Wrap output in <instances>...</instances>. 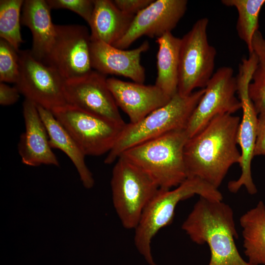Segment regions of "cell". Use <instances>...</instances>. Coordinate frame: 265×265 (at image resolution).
<instances>
[{"instance_id": "cell-1", "label": "cell", "mask_w": 265, "mask_h": 265, "mask_svg": "<svg viewBox=\"0 0 265 265\" xmlns=\"http://www.w3.org/2000/svg\"><path fill=\"white\" fill-rule=\"evenodd\" d=\"M240 122L238 116L219 115L188 139L184 152L187 178H199L218 188L230 167L240 162L237 141Z\"/></svg>"}, {"instance_id": "cell-2", "label": "cell", "mask_w": 265, "mask_h": 265, "mask_svg": "<svg viewBox=\"0 0 265 265\" xmlns=\"http://www.w3.org/2000/svg\"><path fill=\"white\" fill-rule=\"evenodd\" d=\"M182 228L195 243L208 244L211 251L208 265H252L238 252L233 211L222 201L200 196Z\"/></svg>"}, {"instance_id": "cell-3", "label": "cell", "mask_w": 265, "mask_h": 265, "mask_svg": "<svg viewBox=\"0 0 265 265\" xmlns=\"http://www.w3.org/2000/svg\"><path fill=\"white\" fill-rule=\"evenodd\" d=\"M188 138L186 130L173 131L130 148L120 157L148 175L159 188L170 189L187 178L184 152Z\"/></svg>"}, {"instance_id": "cell-4", "label": "cell", "mask_w": 265, "mask_h": 265, "mask_svg": "<svg viewBox=\"0 0 265 265\" xmlns=\"http://www.w3.org/2000/svg\"><path fill=\"white\" fill-rule=\"evenodd\" d=\"M195 195L215 201L223 199L218 188L199 178L188 177L172 189L159 188L146 206L134 230V243L150 265H156L151 253L153 238L160 230L171 223L178 203Z\"/></svg>"}, {"instance_id": "cell-5", "label": "cell", "mask_w": 265, "mask_h": 265, "mask_svg": "<svg viewBox=\"0 0 265 265\" xmlns=\"http://www.w3.org/2000/svg\"><path fill=\"white\" fill-rule=\"evenodd\" d=\"M205 89H200L187 96L178 93L165 105L135 123L126 124L104 162L116 161L126 150L167 133L186 130L189 119Z\"/></svg>"}, {"instance_id": "cell-6", "label": "cell", "mask_w": 265, "mask_h": 265, "mask_svg": "<svg viewBox=\"0 0 265 265\" xmlns=\"http://www.w3.org/2000/svg\"><path fill=\"white\" fill-rule=\"evenodd\" d=\"M112 172L113 204L124 228H136L147 205L159 189L146 173L120 157Z\"/></svg>"}, {"instance_id": "cell-7", "label": "cell", "mask_w": 265, "mask_h": 265, "mask_svg": "<svg viewBox=\"0 0 265 265\" xmlns=\"http://www.w3.org/2000/svg\"><path fill=\"white\" fill-rule=\"evenodd\" d=\"M209 19L198 20L181 38L178 93L191 94L195 88H204L212 76L216 49L208 41Z\"/></svg>"}, {"instance_id": "cell-8", "label": "cell", "mask_w": 265, "mask_h": 265, "mask_svg": "<svg viewBox=\"0 0 265 265\" xmlns=\"http://www.w3.org/2000/svg\"><path fill=\"white\" fill-rule=\"evenodd\" d=\"M51 111L86 156L109 153L126 124H117L69 104Z\"/></svg>"}, {"instance_id": "cell-9", "label": "cell", "mask_w": 265, "mask_h": 265, "mask_svg": "<svg viewBox=\"0 0 265 265\" xmlns=\"http://www.w3.org/2000/svg\"><path fill=\"white\" fill-rule=\"evenodd\" d=\"M256 65L257 62L253 58L242 59L239 64L238 73L236 77L237 93L242 109V117L237 135L238 144L240 148L241 159L239 164L241 173L238 180L231 181L228 184V188L232 193L237 192L243 186L250 194L257 192L252 176L251 163L254 157L258 114L248 93L249 85Z\"/></svg>"}, {"instance_id": "cell-10", "label": "cell", "mask_w": 265, "mask_h": 265, "mask_svg": "<svg viewBox=\"0 0 265 265\" xmlns=\"http://www.w3.org/2000/svg\"><path fill=\"white\" fill-rule=\"evenodd\" d=\"M18 53L20 72L15 86L25 99L51 111L66 105L65 80L57 70L37 60L30 50Z\"/></svg>"}, {"instance_id": "cell-11", "label": "cell", "mask_w": 265, "mask_h": 265, "mask_svg": "<svg viewBox=\"0 0 265 265\" xmlns=\"http://www.w3.org/2000/svg\"><path fill=\"white\" fill-rule=\"evenodd\" d=\"M55 30L47 64L56 69L65 81L78 79L92 71L88 28L80 25H55Z\"/></svg>"}, {"instance_id": "cell-12", "label": "cell", "mask_w": 265, "mask_h": 265, "mask_svg": "<svg viewBox=\"0 0 265 265\" xmlns=\"http://www.w3.org/2000/svg\"><path fill=\"white\" fill-rule=\"evenodd\" d=\"M205 89L186 129L189 138L201 131L217 116L234 114L241 108V103L235 95L237 91V78L231 67L218 68Z\"/></svg>"}, {"instance_id": "cell-13", "label": "cell", "mask_w": 265, "mask_h": 265, "mask_svg": "<svg viewBox=\"0 0 265 265\" xmlns=\"http://www.w3.org/2000/svg\"><path fill=\"white\" fill-rule=\"evenodd\" d=\"M106 80V75L93 70L81 78L65 81L67 104L124 125Z\"/></svg>"}, {"instance_id": "cell-14", "label": "cell", "mask_w": 265, "mask_h": 265, "mask_svg": "<svg viewBox=\"0 0 265 265\" xmlns=\"http://www.w3.org/2000/svg\"><path fill=\"white\" fill-rule=\"evenodd\" d=\"M186 0H153L134 17L125 35L113 46L126 49L143 36L160 37L171 31L185 15Z\"/></svg>"}, {"instance_id": "cell-15", "label": "cell", "mask_w": 265, "mask_h": 265, "mask_svg": "<svg viewBox=\"0 0 265 265\" xmlns=\"http://www.w3.org/2000/svg\"><path fill=\"white\" fill-rule=\"evenodd\" d=\"M149 49L148 41L133 49L125 50L90 37L92 69L106 76H121L133 82L144 83L145 70L140 63V58Z\"/></svg>"}, {"instance_id": "cell-16", "label": "cell", "mask_w": 265, "mask_h": 265, "mask_svg": "<svg viewBox=\"0 0 265 265\" xmlns=\"http://www.w3.org/2000/svg\"><path fill=\"white\" fill-rule=\"evenodd\" d=\"M106 81L116 105L128 115L131 123L139 122L171 98L155 84L125 81L115 78H107Z\"/></svg>"}, {"instance_id": "cell-17", "label": "cell", "mask_w": 265, "mask_h": 265, "mask_svg": "<svg viewBox=\"0 0 265 265\" xmlns=\"http://www.w3.org/2000/svg\"><path fill=\"white\" fill-rule=\"evenodd\" d=\"M23 114L25 130L21 135L18 144V151L23 163L31 166L42 164L59 166L37 106L25 99Z\"/></svg>"}, {"instance_id": "cell-18", "label": "cell", "mask_w": 265, "mask_h": 265, "mask_svg": "<svg viewBox=\"0 0 265 265\" xmlns=\"http://www.w3.org/2000/svg\"><path fill=\"white\" fill-rule=\"evenodd\" d=\"M51 8L46 0H26L22 9L21 24L29 28L32 36L30 49L33 57L47 64L56 34Z\"/></svg>"}, {"instance_id": "cell-19", "label": "cell", "mask_w": 265, "mask_h": 265, "mask_svg": "<svg viewBox=\"0 0 265 265\" xmlns=\"http://www.w3.org/2000/svg\"><path fill=\"white\" fill-rule=\"evenodd\" d=\"M134 16L121 11L113 0H94L90 37L113 46L126 33Z\"/></svg>"}, {"instance_id": "cell-20", "label": "cell", "mask_w": 265, "mask_h": 265, "mask_svg": "<svg viewBox=\"0 0 265 265\" xmlns=\"http://www.w3.org/2000/svg\"><path fill=\"white\" fill-rule=\"evenodd\" d=\"M37 107L46 128L52 149H57L64 153L76 168L84 186L88 189L92 188L94 180L86 164L85 154L51 110L39 106Z\"/></svg>"}, {"instance_id": "cell-21", "label": "cell", "mask_w": 265, "mask_h": 265, "mask_svg": "<svg viewBox=\"0 0 265 265\" xmlns=\"http://www.w3.org/2000/svg\"><path fill=\"white\" fill-rule=\"evenodd\" d=\"M157 77L155 84L170 98L178 92L181 38L168 32L156 39Z\"/></svg>"}, {"instance_id": "cell-22", "label": "cell", "mask_w": 265, "mask_h": 265, "mask_svg": "<svg viewBox=\"0 0 265 265\" xmlns=\"http://www.w3.org/2000/svg\"><path fill=\"white\" fill-rule=\"evenodd\" d=\"M244 253L252 265H265V205L260 201L240 218Z\"/></svg>"}, {"instance_id": "cell-23", "label": "cell", "mask_w": 265, "mask_h": 265, "mask_svg": "<svg viewBox=\"0 0 265 265\" xmlns=\"http://www.w3.org/2000/svg\"><path fill=\"white\" fill-rule=\"evenodd\" d=\"M227 6L237 10V30L239 37L246 44L249 53H253L252 40L258 30L259 17L265 0H222Z\"/></svg>"}, {"instance_id": "cell-24", "label": "cell", "mask_w": 265, "mask_h": 265, "mask_svg": "<svg viewBox=\"0 0 265 265\" xmlns=\"http://www.w3.org/2000/svg\"><path fill=\"white\" fill-rule=\"evenodd\" d=\"M252 48L258 62L249 85L248 93L259 114L265 111V38L259 30L254 35Z\"/></svg>"}, {"instance_id": "cell-25", "label": "cell", "mask_w": 265, "mask_h": 265, "mask_svg": "<svg viewBox=\"0 0 265 265\" xmlns=\"http://www.w3.org/2000/svg\"><path fill=\"white\" fill-rule=\"evenodd\" d=\"M24 1L0 0V38L7 41L18 52L24 42L20 31Z\"/></svg>"}, {"instance_id": "cell-26", "label": "cell", "mask_w": 265, "mask_h": 265, "mask_svg": "<svg viewBox=\"0 0 265 265\" xmlns=\"http://www.w3.org/2000/svg\"><path fill=\"white\" fill-rule=\"evenodd\" d=\"M19 52L0 38V82L16 83L19 75Z\"/></svg>"}, {"instance_id": "cell-27", "label": "cell", "mask_w": 265, "mask_h": 265, "mask_svg": "<svg viewBox=\"0 0 265 265\" xmlns=\"http://www.w3.org/2000/svg\"><path fill=\"white\" fill-rule=\"evenodd\" d=\"M51 9H67L73 11L89 25L92 16L94 0H46Z\"/></svg>"}, {"instance_id": "cell-28", "label": "cell", "mask_w": 265, "mask_h": 265, "mask_svg": "<svg viewBox=\"0 0 265 265\" xmlns=\"http://www.w3.org/2000/svg\"><path fill=\"white\" fill-rule=\"evenodd\" d=\"M154 0H114L113 2L121 11L135 16Z\"/></svg>"}, {"instance_id": "cell-29", "label": "cell", "mask_w": 265, "mask_h": 265, "mask_svg": "<svg viewBox=\"0 0 265 265\" xmlns=\"http://www.w3.org/2000/svg\"><path fill=\"white\" fill-rule=\"evenodd\" d=\"M20 93L17 87L0 82V104L3 106L12 105L19 99Z\"/></svg>"}, {"instance_id": "cell-30", "label": "cell", "mask_w": 265, "mask_h": 265, "mask_svg": "<svg viewBox=\"0 0 265 265\" xmlns=\"http://www.w3.org/2000/svg\"><path fill=\"white\" fill-rule=\"evenodd\" d=\"M265 155V111L258 114L254 156Z\"/></svg>"}, {"instance_id": "cell-31", "label": "cell", "mask_w": 265, "mask_h": 265, "mask_svg": "<svg viewBox=\"0 0 265 265\" xmlns=\"http://www.w3.org/2000/svg\"></svg>"}]
</instances>
